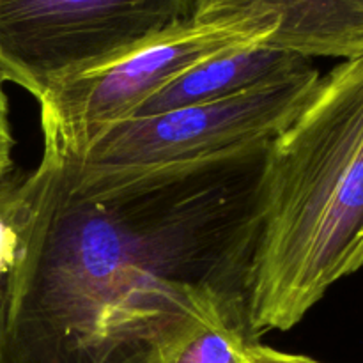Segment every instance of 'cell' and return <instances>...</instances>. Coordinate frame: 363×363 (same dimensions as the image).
Masks as SVG:
<instances>
[{"instance_id":"obj_1","label":"cell","mask_w":363,"mask_h":363,"mask_svg":"<svg viewBox=\"0 0 363 363\" xmlns=\"http://www.w3.org/2000/svg\"><path fill=\"white\" fill-rule=\"evenodd\" d=\"M268 145L89 184L43 145L14 176L20 248L0 286V363H163L206 326L252 337Z\"/></svg>"},{"instance_id":"obj_4","label":"cell","mask_w":363,"mask_h":363,"mask_svg":"<svg viewBox=\"0 0 363 363\" xmlns=\"http://www.w3.org/2000/svg\"><path fill=\"white\" fill-rule=\"evenodd\" d=\"M197 0H0V74L41 99L194 18Z\"/></svg>"},{"instance_id":"obj_3","label":"cell","mask_w":363,"mask_h":363,"mask_svg":"<svg viewBox=\"0 0 363 363\" xmlns=\"http://www.w3.org/2000/svg\"><path fill=\"white\" fill-rule=\"evenodd\" d=\"M321 73L315 66L284 80L152 116H133L103 128L78 151L43 138L73 183L128 179L225 158L272 142L307 103Z\"/></svg>"},{"instance_id":"obj_7","label":"cell","mask_w":363,"mask_h":363,"mask_svg":"<svg viewBox=\"0 0 363 363\" xmlns=\"http://www.w3.org/2000/svg\"><path fill=\"white\" fill-rule=\"evenodd\" d=\"M311 66H314L311 59L264 45L230 50L202 60L177 77L142 103L133 116H152L181 106L233 98L261 85L284 80Z\"/></svg>"},{"instance_id":"obj_8","label":"cell","mask_w":363,"mask_h":363,"mask_svg":"<svg viewBox=\"0 0 363 363\" xmlns=\"http://www.w3.org/2000/svg\"><path fill=\"white\" fill-rule=\"evenodd\" d=\"M252 339L245 330L213 325L184 339L163 363H245Z\"/></svg>"},{"instance_id":"obj_9","label":"cell","mask_w":363,"mask_h":363,"mask_svg":"<svg viewBox=\"0 0 363 363\" xmlns=\"http://www.w3.org/2000/svg\"><path fill=\"white\" fill-rule=\"evenodd\" d=\"M4 77L0 74V183L6 179L13 169V130L9 119V101L4 91Z\"/></svg>"},{"instance_id":"obj_5","label":"cell","mask_w":363,"mask_h":363,"mask_svg":"<svg viewBox=\"0 0 363 363\" xmlns=\"http://www.w3.org/2000/svg\"><path fill=\"white\" fill-rule=\"evenodd\" d=\"M273 25L254 20H195L156 35L101 67L67 78L41 99L43 138L74 152L103 128L128 119L151 96L218 53L264 45Z\"/></svg>"},{"instance_id":"obj_2","label":"cell","mask_w":363,"mask_h":363,"mask_svg":"<svg viewBox=\"0 0 363 363\" xmlns=\"http://www.w3.org/2000/svg\"><path fill=\"white\" fill-rule=\"evenodd\" d=\"M363 268V57L319 78L269 142L250 268L255 340L294 328Z\"/></svg>"},{"instance_id":"obj_6","label":"cell","mask_w":363,"mask_h":363,"mask_svg":"<svg viewBox=\"0 0 363 363\" xmlns=\"http://www.w3.org/2000/svg\"><path fill=\"white\" fill-rule=\"evenodd\" d=\"M194 18L273 25L264 46L311 60L363 57V0H197Z\"/></svg>"},{"instance_id":"obj_10","label":"cell","mask_w":363,"mask_h":363,"mask_svg":"<svg viewBox=\"0 0 363 363\" xmlns=\"http://www.w3.org/2000/svg\"><path fill=\"white\" fill-rule=\"evenodd\" d=\"M245 363H321L318 360H312L308 357L301 354L284 353L277 351L273 347L262 346L259 342H252L247 350V362Z\"/></svg>"}]
</instances>
